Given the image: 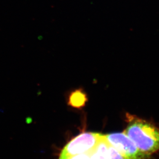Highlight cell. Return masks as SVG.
I'll return each mask as SVG.
<instances>
[{
	"label": "cell",
	"mask_w": 159,
	"mask_h": 159,
	"mask_svg": "<svg viewBox=\"0 0 159 159\" xmlns=\"http://www.w3.org/2000/svg\"><path fill=\"white\" fill-rule=\"evenodd\" d=\"M128 125L124 133L141 152L150 156L159 150V129L149 121L126 114Z\"/></svg>",
	"instance_id": "1"
},
{
	"label": "cell",
	"mask_w": 159,
	"mask_h": 159,
	"mask_svg": "<svg viewBox=\"0 0 159 159\" xmlns=\"http://www.w3.org/2000/svg\"><path fill=\"white\" fill-rule=\"evenodd\" d=\"M102 134L96 132H83L69 141L64 147L59 159L87 153L98 143Z\"/></svg>",
	"instance_id": "2"
},
{
	"label": "cell",
	"mask_w": 159,
	"mask_h": 159,
	"mask_svg": "<svg viewBox=\"0 0 159 159\" xmlns=\"http://www.w3.org/2000/svg\"><path fill=\"white\" fill-rule=\"evenodd\" d=\"M104 136L109 144L126 159H147L150 157L141 152L124 132L110 133Z\"/></svg>",
	"instance_id": "3"
},
{
	"label": "cell",
	"mask_w": 159,
	"mask_h": 159,
	"mask_svg": "<svg viewBox=\"0 0 159 159\" xmlns=\"http://www.w3.org/2000/svg\"><path fill=\"white\" fill-rule=\"evenodd\" d=\"M65 97L68 106L77 110H82L85 107L89 101L87 92L82 87L68 90Z\"/></svg>",
	"instance_id": "4"
},
{
	"label": "cell",
	"mask_w": 159,
	"mask_h": 159,
	"mask_svg": "<svg viewBox=\"0 0 159 159\" xmlns=\"http://www.w3.org/2000/svg\"><path fill=\"white\" fill-rule=\"evenodd\" d=\"M109 144L104 135H101L98 143L88 152L90 159H109Z\"/></svg>",
	"instance_id": "5"
},
{
	"label": "cell",
	"mask_w": 159,
	"mask_h": 159,
	"mask_svg": "<svg viewBox=\"0 0 159 159\" xmlns=\"http://www.w3.org/2000/svg\"><path fill=\"white\" fill-rule=\"evenodd\" d=\"M109 159H126L112 146H109Z\"/></svg>",
	"instance_id": "6"
},
{
	"label": "cell",
	"mask_w": 159,
	"mask_h": 159,
	"mask_svg": "<svg viewBox=\"0 0 159 159\" xmlns=\"http://www.w3.org/2000/svg\"><path fill=\"white\" fill-rule=\"evenodd\" d=\"M65 159H90V158L88 153H83V154L68 157Z\"/></svg>",
	"instance_id": "7"
}]
</instances>
